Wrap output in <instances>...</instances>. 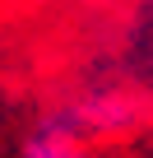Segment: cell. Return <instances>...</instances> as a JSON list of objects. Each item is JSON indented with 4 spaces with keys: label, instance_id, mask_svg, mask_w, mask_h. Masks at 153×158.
Returning <instances> with one entry per match:
<instances>
[{
    "label": "cell",
    "instance_id": "6da1fadb",
    "mask_svg": "<svg viewBox=\"0 0 153 158\" xmlns=\"http://www.w3.org/2000/svg\"><path fill=\"white\" fill-rule=\"evenodd\" d=\"M23 158H84V139H79V126L70 121V112L42 121L23 139Z\"/></svg>",
    "mask_w": 153,
    "mask_h": 158
}]
</instances>
